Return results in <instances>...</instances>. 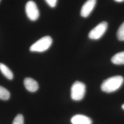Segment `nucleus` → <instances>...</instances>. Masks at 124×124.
<instances>
[{
  "label": "nucleus",
  "instance_id": "obj_1",
  "mask_svg": "<svg viewBox=\"0 0 124 124\" xmlns=\"http://www.w3.org/2000/svg\"><path fill=\"white\" fill-rule=\"evenodd\" d=\"M124 78L122 76L117 75L108 78L102 82L101 88L103 92L110 93L118 90L123 84Z\"/></svg>",
  "mask_w": 124,
  "mask_h": 124
},
{
  "label": "nucleus",
  "instance_id": "obj_2",
  "mask_svg": "<svg viewBox=\"0 0 124 124\" xmlns=\"http://www.w3.org/2000/svg\"><path fill=\"white\" fill-rule=\"evenodd\" d=\"M53 42L52 38L49 36H46L38 40L30 47L31 52H43L49 49Z\"/></svg>",
  "mask_w": 124,
  "mask_h": 124
},
{
  "label": "nucleus",
  "instance_id": "obj_3",
  "mask_svg": "<svg viewBox=\"0 0 124 124\" xmlns=\"http://www.w3.org/2000/svg\"><path fill=\"white\" fill-rule=\"evenodd\" d=\"M85 93V85L78 81H75L71 87V98L74 101H80L84 97Z\"/></svg>",
  "mask_w": 124,
  "mask_h": 124
},
{
  "label": "nucleus",
  "instance_id": "obj_4",
  "mask_svg": "<svg viewBox=\"0 0 124 124\" xmlns=\"http://www.w3.org/2000/svg\"><path fill=\"white\" fill-rule=\"evenodd\" d=\"M108 28V23L103 21L99 23L89 33L90 39L92 40H98L104 35Z\"/></svg>",
  "mask_w": 124,
  "mask_h": 124
},
{
  "label": "nucleus",
  "instance_id": "obj_5",
  "mask_svg": "<svg viewBox=\"0 0 124 124\" xmlns=\"http://www.w3.org/2000/svg\"><path fill=\"white\" fill-rule=\"evenodd\" d=\"M25 12L28 18L32 21H36L39 17L40 13L35 2L30 0L25 6Z\"/></svg>",
  "mask_w": 124,
  "mask_h": 124
},
{
  "label": "nucleus",
  "instance_id": "obj_6",
  "mask_svg": "<svg viewBox=\"0 0 124 124\" xmlns=\"http://www.w3.org/2000/svg\"><path fill=\"white\" fill-rule=\"evenodd\" d=\"M97 0H87L83 5L80 15L83 18H86L91 13L96 4Z\"/></svg>",
  "mask_w": 124,
  "mask_h": 124
},
{
  "label": "nucleus",
  "instance_id": "obj_7",
  "mask_svg": "<svg viewBox=\"0 0 124 124\" xmlns=\"http://www.w3.org/2000/svg\"><path fill=\"white\" fill-rule=\"evenodd\" d=\"M23 83L27 90L31 93L35 92L39 88L37 82L31 78H25L24 80Z\"/></svg>",
  "mask_w": 124,
  "mask_h": 124
},
{
  "label": "nucleus",
  "instance_id": "obj_8",
  "mask_svg": "<svg viewBox=\"0 0 124 124\" xmlns=\"http://www.w3.org/2000/svg\"><path fill=\"white\" fill-rule=\"evenodd\" d=\"M72 124H92V120L88 117L82 115H76L71 119Z\"/></svg>",
  "mask_w": 124,
  "mask_h": 124
},
{
  "label": "nucleus",
  "instance_id": "obj_9",
  "mask_svg": "<svg viewBox=\"0 0 124 124\" xmlns=\"http://www.w3.org/2000/svg\"><path fill=\"white\" fill-rule=\"evenodd\" d=\"M111 61L116 65L124 64V51L115 54L112 58Z\"/></svg>",
  "mask_w": 124,
  "mask_h": 124
},
{
  "label": "nucleus",
  "instance_id": "obj_10",
  "mask_svg": "<svg viewBox=\"0 0 124 124\" xmlns=\"http://www.w3.org/2000/svg\"><path fill=\"white\" fill-rule=\"evenodd\" d=\"M0 70L5 76L9 80H12L13 78V74L9 68L3 63H0Z\"/></svg>",
  "mask_w": 124,
  "mask_h": 124
},
{
  "label": "nucleus",
  "instance_id": "obj_11",
  "mask_svg": "<svg viewBox=\"0 0 124 124\" xmlns=\"http://www.w3.org/2000/svg\"><path fill=\"white\" fill-rule=\"evenodd\" d=\"M10 97V93L9 91L4 87L0 86V99L7 100Z\"/></svg>",
  "mask_w": 124,
  "mask_h": 124
},
{
  "label": "nucleus",
  "instance_id": "obj_12",
  "mask_svg": "<svg viewBox=\"0 0 124 124\" xmlns=\"http://www.w3.org/2000/svg\"><path fill=\"white\" fill-rule=\"evenodd\" d=\"M117 37L120 41L124 40V22L120 26L117 32Z\"/></svg>",
  "mask_w": 124,
  "mask_h": 124
},
{
  "label": "nucleus",
  "instance_id": "obj_13",
  "mask_svg": "<svg viewBox=\"0 0 124 124\" xmlns=\"http://www.w3.org/2000/svg\"><path fill=\"white\" fill-rule=\"evenodd\" d=\"M24 119L23 115L18 114L17 115L13 120V124H23Z\"/></svg>",
  "mask_w": 124,
  "mask_h": 124
},
{
  "label": "nucleus",
  "instance_id": "obj_14",
  "mask_svg": "<svg viewBox=\"0 0 124 124\" xmlns=\"http://www.w3.org/2000/svg\"><path fill=\"white\" fill-rule=\"evenodd\" d=\"M46 3L51 8H54L57 4V0H45Z\"/></svg>",
  "mask_w": 124,
  "mask_h": 124
},
{
  "label": "nucleus",
  "instance_id": "obj_15",
  "mask_svg": "<svg viewBox=\"0 0 124 124\" xmlns=\"http://www.w3.org/2000/svg\"><path fill=\"white\" fill-rule=\"evenodd\" d=\"M115 0V1L118 2H121L124 1V0Z\"/></svg>",
  "mask_w": 124,
  "mask_h": 124
},
{
  "label": "nucleus",
  "instance_id": "obj_16",
  "mask_svg": "<svg viewBox=\"0 0 124 124\" xmlns=\"http://www.w3.org/2000/svg\"><path fill=\"white\" fill-rule=\"evenodd\" d=\"M122 108L124 110V104H123V105H122Z\"/></svg>",
  "mask_w": 124,
  "mask_h": 124
},
{
  "label": "nucleus",
  "instance_id": "obj_17",
  "mask_svg": "<svg viewBox=\"0 0 124 124\" xmlns=\"http://www.w3.org/2000/svg\"></svg>",
  "mask_w": 124,
  "mask_h": 124
}]
</instances>
